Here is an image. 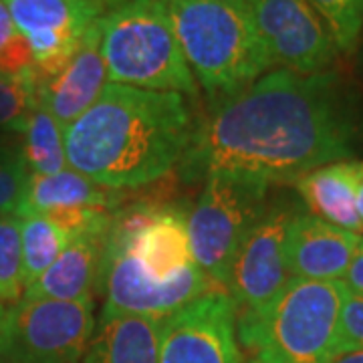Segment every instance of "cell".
Instances as JSON below:
<instances>
[{
  "label": "cell",
  "mask_w": 363,
  "mask_h": 363,
  "mask_svg": "<svg viewBox=\"0 0 363 363\" xmlns=\"http://www.w3.org/2000/svg\"><path fill=\"white\" fill-rule=\"evenodd\" d=\"M357 214H359V220L363 224V180L359 186V194H357Z\"/></svg>",
  "instance_id": "31"
},
{
  "label": "cell",
  "mask_w": 363,
  "mask_h": 363,
  "mask_svg": "<svg viewBox=\"0 0 363 363\" xmlns=\"http://www.w3.org/2000/svg\"><path fill=\"white\" fill-rule=\"evenodd\" d=\"M164 321L101 311L87 351L79 363H160Z\"/></svg>",
  "instance_id": "17"
},
{
  "label": "cell",
  "mask_w": 363,
  "mask_h": 363,
  "mask_svg": "<svg viewBox=\"0 0 363 363\" xmlns=\"http://www.w3.org/2000/svg\"><path fill=\"white\" fill-rule=\"evenodd\" d=\"M363 350V295L347 291L339 315L337 353Z\"/></svg>",
  "instance_id": "26"
},
{
  "label": "cell",
  "mask_w": 363,
  "mask_h": 363,
  "mask_svg": "<svg viewBox=\"0 0 363 363\" xmlns=\"http://www.w3.org/2000/svg\"><path fill=\"white\" fill-rule=\"evenodd\" d=\"M14 133H0V216L18 214L28 188L30 172L23 154V142Z\"/></svg>",
  "instance_id": "22"
},
{
  "label": "cell",
  "mask_w": 363,
  "mask_h": 363,
  "mask_svg": "<svg viewBox=\"0 0 363 363\" xmlns=\"http://www.w3.org/2000/svg\"><path fill=\"white\" fill-rule=\"evenodd\" d=\"M363 140V95L337 69L298 75L272 69L247 89L210 104L196 121L180 180L240 172L269 184L353 160Z\"/></svg>",
  "instance_id": "1"
},
{
  "label": "cell",
  "mask_w": 363,
  "mask_h": 363,
  "mask_svg": "<svg viewBox=\"0 0 363 363\" xmlns=\"http://www.w3.org/2000/svg\"><path fill=\"white\" fill-rule=\"evenodd\" d=\"M186 63L210 104L272 71L250 0H162Z\"/></svg>",
  "instance_id": "3"
},
{
  "label": "cell",
  "mask_w": 363,
  "mask_h": 363,
  "mask_svg": "<svg viewBox=\"0 0 363 363\" xmlns=\"http://www.w3.org/2000/svg\"><path fill=\"white\" fill-rule=\"evenodd\" d=\"M99 286L105 291L104 313L142 315L162 321L196 298L220 291L198 267L172 281H154L140 269L128 248L107 236Z\"/></svg>",
  "instance_id": "8"
},
{
  "label": "cell",
  "mask_w": 363,
  "mask_h": 363,
  "mask_svg": "<svg viewBox=\"0 0 363 363\" xmlns=\"http://www.w3.org/2000/svg\"><path fill=\"white\" fill-rule=\"evenodd\" d=\"M245 363H259L257 359H250V362H245Z\"/></svg>",
  "instance_id": "33"
},
{
  "label": "cell",
  "mask_w": 363,
  "mask_h": 363,
  "mask_svg": "<svg viewBox=\"0 0 363 363\" xmlns=\"http://www.w3.org/2000/svg\"><path fill=\"white\" fill-rule=\"evenodd\" d=\"M71 238L40 214L21 216V245L26 286L33 285L63 255Z\"/></svg>",
  "instance_id": "20"
},
{
  "label": "cell",
  "mask_w": 363,
  "mask_h": 363,
  "mask_svg": "<svg viewBox=\"0 0 363 363\" xmlns=\"http://www.w3.org/2000/svg\"><path fill=\"white\" fill-rule=\"evenodd\" d=\"M25 269L21 245V218L0 216V303L16 305L25 295Z\"/></svg>",
  "instance_id": "21"
},
{
  "label": "cell",
  "mask_w": 363,
  "mask_h": 363,
  "mask_svg": "<svg viewBox=\"0 0 363 363\" xmlns=\"http://www.w3.org/2000/svg\"><path fill=\"white\" fill-rule=\"evenodd\" d=\"M95 2H99V4H104L107 11H111V9H116L117 4H121L123 0H95Z\"/></svg>",
  "instance_id": "32"
},
{
  "label": "cell",
  "mask_w": 363,
  "mask_h": 363,
  "mask_svg": "<svg viewBox=\"0 0 363 363\" xmlns=\"http://www.w3.org/2000/svg\"><path fill=\"white\" fill-rule=\"evenodd\" d=\"M186 214L196 267L226 293L234 255L269 204L271 184L240 172H212Z\"/></svg>",
  "instance_id": "6"
},
{
  "label": "cell",
  "mask_w": 363,
  "mask_h": 363,
  "mask_svg": "<svg viewBox=\"0 0 363 363\" xmlns=\"http://www.w3.org/2000/svg\"><path fill=\"white\" fill-rule=\"evenodd\" d=\"M99 21L89 26L65 65L51 77L37 81L39 104L65 130L97 101L105 85L109 83L101 52Z\"/></svg>",
  "instance_id": "13"
},
{
  "label": "cell",
  "mask_w": 363,
  "mask_h": 363,
  "mask_svg": "<svg viewBox=\"0 0 363 363\" xmlns=\"http://www.w3.org/2000/svg\"><path fill=\"white\" fill-rule=\"evenodd\" d=\"M345 295L343 281L291 279L260 311L238 313V341L259 363H331Z\"/></svg>",
  "instance_id": "4"
},
{
  "label": "cell",
  "mask_w": 363,
  "mask_h": 363,
  "mask_svg": "<svg viewBox=\"0 0 363 363\" xmlns=\"http://www.w3.org/2000/svg\"><path fill=\"white\" fill-rule=\"evenodd\" d=\"M130 200L125 190H109L75 169L67 168L51 176L30 174L25 202L16 216L45 214L59 208H101L113 212L125 206Z\"/></svg>",
  "instance_id": "18"
},
{
  "label": "cell",
  "mask_w": 363,
  "mask_h": 363,
  "mask_svg": "<svg viewBox=\"0 0 363 363\" xmlns=\"http://www.w3.org/2000/svg\"><path fill=\"white\" fill-rule=\"evenodd\" d=\"M107 230L73 238L69 247L63 250V255L55 260L33 285L26 286L23 298H30V301L89 298L91 291L99 286Z\"/></svg>",
  "instance_id": "16"
},
{
  "label": "cell",
  "mask_w": 363,
  "mask_h": 363,
  "mask_svg": "<svg viewBox=\"0 0 363 363\" xmlns=\"http://www.w3.org/2000/svg\"><path fill=\"white\" fill-rule=\"evenodd\" d=\"M16 30L28 40L37 81L55 75L75 52L83 35L105 13L95 0H2Z\"/></svg>",
  "instance_id": "12"
},
{
  "label": "cell",
  "mask_w": 363,
  "mask_h": 363,
  "mask_svg": "<svg viewBox=\"0 0 363 363\" xmlns=\"http://www.w3.org/2000/svg\"><path fill=\"white\" fill-rule=\"evenodd\" d=\"M233 297L214 291L184 305L162 325L160 363H245Z\"/></svg>",
  "instance_id": "11"
},
{
  "label": "cell",
  "mask_w": 363,
  "mask_h": 363,
  "mask_svg": "<svg viewBox=\"0 0 363 363\" xmlns=\"http://www.w3.org/2000/svg\"><path fill=\"white\" fill-rule=\"evenodd\" d=\"M93 297L21 298L11 307L0 363H79L95 331Z\"/></svg>",
  "instance_id": "7"
},
{
  "label": "cell",
  "mask_w": 363,
  "mask_h": 363,
  "mask_svg": "<svg viewBox=\"0 0 363 363\" xmlns=\"http://www.w3.org/2000/svg\"><path fill=\"white\" fill-rule=\"evenodd\" d=\"M363 180V160H341L313 169L295 182L298 196L311 214L343 230L363 234L357 194Z\"/></svg>",
  "instance_id": "15"
},
{
  "label": "cell",
  "mask_w": 363,
  "mask_h": 363,
  "mask_svg": "<svg viewBox=\"0 0 363 363\" xmlns=\"http://www.w3.org/2000/svg\"><path fill=\"white\" fill-rule=\"evenodd\" d=\"M353 61H355V75H357L359 83L363 85V30L362 37H359V43H357V49H355V55H353Z\"/></svg>",
  "instance_id": "30"
},
{
  "label": "cell",
  "mask_w": 363,
  "mask_h": 363,
  "mask_svg": "<svg viewBox=\"0 0 363 363\" xmlns=\"http://www.w3.org/2000/svg\"><path fill=\"white\" fill-rule=\"evenodd\" d=\"M23 154L30 174L51 176L67 169L65 128L43 107L37 105L23 130Z\"/></svg>",
  "instance_id": "19"
},
{
  "label": "cell",
  "mask_w": 363,
  "mask_h": 363,
  "mask_svg": "<svg viewBox=\"0 0 363 363\" xmlns=\"http://www.w3.org/2000/svg\"><path fill=\"white\" fill-rule=\"evenodd\" d=\"M9 323H11V307L0 303V351L6 343V337H9Z\"/></svg>",
  "instance_id": "28"
},
{
  "label": "cell",
  "mask_w": 363,
  "mask_h": 363,
  "mask_svg": "<svg viewBox=\"0 0 363 363\" xmlns=\"http://www.w3.org/2000/svg\"><path fill=\"white\" fill-rule=\"evenodd\" d=\"M341 57H353L363 30V0H309Z\"/></svg>",
  "instance_id": "23"
},
{
  "label": "cell",
  "mask_w": 363,
  "mask_h": 363,
  "mask_svg": "<svg viewBox=\"0 0 363 363\" xmlns=\"http://www.w3.org/2000/svg\"><path fill=\"white\" fill-rule=\"evenodd\" d=\"M37 105V73L26 77H0V133L23 135L26 119Z\"/></svg>",
  "instance_id": "24"
},
{
  "label": "cell",
  "mask_w": 363,
  "mask_h": 363,
  "mask_svg": "<svg viewBox=\"0 0 363 363\" xmlns=\"http://www.w3.org/2000/svg\"><path fill=\"white\" fill-rule=\"evenodd\" d=\"M35 73L28 40L16 30L6 4L0 0V77H26Z\"/></svg>",
  "instance_id": "25"
},
{
  "label": "cell",
  "mask_w": 363,
  "mask_h": 363,
  "mask_svg": "<svg viewBox=\"0 0 363 363\" xmlns=\"http://www.w3.org/2000/svg\"><path fill=\"white\" fill-rule=\"evenodd\" d=\"M331 363H363V350L353 351H341L333 357Z\"/></svg>",
  "instance_id": "29"
},
{
  "label": "cell",
  "mask_w": 363,
  "mask_h": 363,
  "mask_svg": "<svg viewBox=\"0 0 363 363\" xmlns=\"http://www.w3.org/2000/svg\"><path fill=\"white\" fill-rule=\"evenodd\" d=\"M343 285L353 295H363V240L343 277Z\"/></svg>",
  "instance_id": "27"
},
{
  "label": "cell",
  "mask_w": 363,
  "mask_h": 363,
  "mask_svg": "<svg viewBox=\"0 0 363 363\" xmlns=\"http://www.w3.org/2000/svg\"><path fill=\"white\" fill-rule=\"evenodd\" d=\"M274 69L313 75L333 69L339 52L309 0H250Z\"/></svg>",
  "instance_id": "10"
},
{
  "label": "cell",
  "mask_w": 363,
  "mask_h": 363,
  "mask_svg": "<svg viewBox=\"0 0 363 363\" xmlns=\"http://www.w3.org/2000/svg\"><path fill=\"white\" fill-rule=\"evenodd\" d=\"M363 234L343 230L309 212H297L285 240L291 279L343 281Z\"/></svg>",
  "instance_id": "14"
},
{
  "label": "cell",
  "mask_w": 363,
  "mask_h": 363,
  "mask_svg": "<svg viewBox=\"0 0 363 363\" xmlns=\"http://www.w3.org/2000/svg\"><path fill=\"white\" fill-rule=\"evenodd\" d=\"M99 26L109 83L198 97L200 87L162 0H123Z\"/></svg>",
  "instance_id": "5"
},
{
  "label": "cell",
  "mask_w": 363,
  "mask_h": 363,
  "mask_svg": "<svg viewBox=\"0 0 363 363\" xmlns=\"http://www.w3.org/2000/svg\"><path fill=\"white\" fill-rule=\"evenodd\" d=\"M186 97L107 83L65 130L67 166L109 190H135L180 164L192 135Z\"/></svg>",
  "instance_id": "2"
},
{
  "label": "cell",
  "mask_w": 363,
  "mask_h": 363,
  "mask_svg": "<svg viewBox=\"0 0 363 363\" xmlns=\"http://www.w3.org/2000/svg\"><path fill=\"white\" fill-rule=\"evenodd\" d=\"M297 212V206L286 198L272 200L240 242L226 283V293L238 313L260 311L291 281L285 240Z\"/></svg>",
  "instance_id": "9"
}]
</instances>
